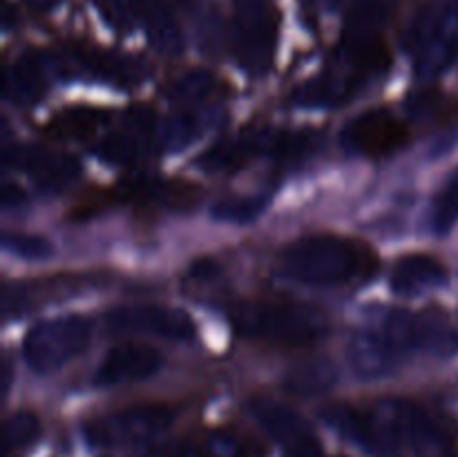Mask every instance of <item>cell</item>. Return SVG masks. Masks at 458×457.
<instances>
[{
  "mask_svg": "<svg viewBox=\"0 0 458 457\" xmlns=\"http://www.w3.org/2000/svg\"><path fill=\"white\" fill-rule=\"evenodd\" d=\"M280 267L286 276L307 285H349L369 280L380 260L367 242L313 233L282 249Z\"/></svg>",
  "mask_w": 458,
  "mask_h": 457,
  "instance_id": "obj_1",
  "label": "cell"
},
{
  "mask_svg": "<svg viewBox=\"0 0 458 457\" xmlns=\"http://www.w3.org/2000/svg\"><path fill=\"white\" fill-rule=\"evenodd\" d=\"M369 410L387 457L403 448L416 457H458V426L450 417L407 399H380Z\"/></svg>",
  "mask_w": 458,
  "mask_h": 457,
  "instance_id": "obj_2",
  "label": "cell"
},
{
  "mask_svg": "<svg viewBox=\"0 0 458 457\" xmlns=\"http://www.w3.org/2000/svg\"><path fill=\"white\" fill-rule=\"evenodd\" d=\"M231 323L244 339L280 348H309L329 332L325 312L295 300H244L231 309Z\"/></svg>",
  "mask_w": 458,
  "mask_h": 457,
  "instance_id": "obj_3",
  "label": "cell"
},
{
  "mask_svg": "<svg viewBox=\"0 0 458 457\" xmlns=\"http://www.w3.org/2000/svg\"><path fill=\"white\" fill-rule=\"evenodd\" d=\"M420 79H437L458 58V0H425L405 34Z\"/></svg>",
  "mask_w": 458,
  "mask_h": 457,
  "instance_id": "obj_4",
  "label": "cell"
},
{
  "mask_svg": "<svg viewBox=\"0 0 458 457\" xmlns=\"http://www.w3.org/2000/svg\"><path fill=\"white\" fill-rule=\"evenodd\" d=\"M92 341V325L88 318L72 316L49 318L31 327L22 341V357L38 375H49L79 357Z\"/></svg>",
  "mask_w": 458,
  "mask_h": 457,
  "instance_id": "obj_5",
  "label": "cell"
},
{
  "mask_svg": "<svg viewBox=\"0 0 458 457\" xmlns=\"http://www.w3.org/2000/svg\"><path fill=\"white\" fill-rule=\"evenodd\" d=\"M280 16L273 0H233V47L249 74L271 67L277 45Z\"/></svg>",
  "mask_w": 458,
  "mask_h": 457,
  "instance_id": "obj_6",
  "label": "cell"
},
{
  "mask_svg": "<svg viewBox=\"0 0 458 457\" xmlns=\"http://www.w3.org/2000/svg\"><path fill=\"white\" fill-rule=\"evenodd\" d=\"M174 419V410L161 403L132 406L110 415L94 417L85 424V437L94 446H128L146 442L165 430Z\"/></svg>",
  "mask_w": 458,
  "mask_h": 457,
  "instance_id": "obj_7",
  "label": "cell"
},
{
  "mask_svg": "<svg viewBox=\"0 0 458 457\" xmlns=\"http://www.w3.org/2000/svg\"><path fill=\"white\" fill-rule=\"evenodd\" d=\"M343 142L358 155L383 160L410 143V130L387 108H371L344 125Z\"/></svg>",
  "mask_w": 458,
  "mask_h": 457,
  "instance_id": "obj_8",
  "label": "cell"
},
{
  "mask_svg": "<svg viewBox=\"0 0 458 457\" xmlns=\"http://www.w3.org/2000/svg\"><path fill=\"white\" fill-rule=\"evenodd\" d=\"M106 325L116 334H155L168 341H191L197 332L186 312L164 305H119L106 314Z\"/></svg>",
  "mask_w": 458,
  "mask_h": 457,
  "instance_id": "obj_9",
  "label": "cell"
},
{
  "mask_svg": "<svg viewBox=\"0 0 458 457\" xmlns=\"http://www.w3.org/2000/svg\"><path fill=\"white\" fill-rule=\"evenodd\" d=\"M92 285L89 276L63 273V276H45L36 280H13L4 285L3 291V316L13 318L34 312L36 307L52 303V300L67 298L72 294L88 289Z\"/></svg>",
  "mask_w": 458,
  "mask_h": 457,
  "instance_id": "obj_10",
  "label": "cell"
},
{
  "mask_svg": "<svg viewBox=\"0 0 458 457\" xmlns=\"http://www.w3.org/2000/svg\"><path fill=\"white\" fill-rule=\"evenodd\" d=\"M116 202H132L152 209L188 211L199 202V186L186 179L132 177L112 186Z\"/></svg>",
  "mask_w": 458,
  "mask_h": 457,
  "instance_id": "obj_11",
  "label": "cell"
},
{
  "mask_svg": "<svg viewBox=\"0 0 458 457\" xmlns=\"http://www.w3.org/2000/svg\"><path fill=\"white\" fill-rule=\"evenodd\" d=\"M4 164L25 170L38 186L61 188L81 173V164L72 155L47 151L43 146L4 148Z\"/></svg>",
  "mask_w": 458,
  "mask_h": 457,
  "instance_id": "obj_12",
  "label": "cell"
},
{
  "mask_svg": "<svg viewBox=\"0 0 458 457\" xmlns=\"http://www.w3.org/2000/svg\"><path fill=\"white\" fill-rule=\"evenodd\" d=\"M164 366V358L157 349L139 343H123L112 348L97 367L94 384L123 385L150 379Z\"/></svg>",
  "mask_w": 458,
  "mask_h": 457,
  "instance_id": "obj_13",
  "label": "cell"
},
{
  "mask_svg": "<svg viewBox=\"0 0 458 457\" xmlns=\"http://www.w3.org/2000/svg\"><path fill=\"white\" fill-rule=\"evenodd\" d=\"M67 61L74 63L79 70L88 72L92 79L107 81V83L130 88L146 79V65L141 61L125 54L110 52V49H94V47H72L67 52Z\"/></svg>",
  "mask_w": 458,
  "mask_h": 457,
  "instance_id": "obj_14",
  "label": "cell"
},
{
  "mask_svg": "<svg viewBox=\"0 0 458 457\" xmlns=\"http://www.w3.org/2000/svg\"><path fill=\"white\" fill-rule=\"evenodd\" d=\"M250 412L258 419V424L271 435L276 442L286 446L289 451L311 446L318 444L311 426L302 419L295 410L273 401V399H253L250 401Z\"/></svg>",
  "mask_w": 458,
  "mask_h": 457,
  "instance_id": "obj_15",
  "label": "cell"
},
{
  "mask_svg": "<svg viewBox=\"0 0 458 457\" xmlns=\"http://www.w3.org/2000/svg\"><path fill=\"white\" fill-rule=\"evenodd\" d=\"M320 417L325 419V424L329 428H334L335 433L343 435L344 439H349L352 444L360 446L362 451L371 453V455L387 457L383 446V439H380L378 426H376L374 415H371L369 408H356L347 406V403H340V406H329L320 412Z\"/></svg>",
  "mask_w": 458,
  "mask_h": 457,
  "instance_id": "obj_16",
  "label": "cell"
},
{
  "mask_svg": "<svg viewBox=\"0 0 458 457\" xmlns=\"http://www.w3.org/2000/svg\"><path fill=\"white\" fill-rule=\"evenodd\" d=\"M128 4L132 9L134 18L141 21V25L146 27L148 39L159 52L168 54V56L182 54V30H179L165 0H128Z\"/></svg>",
  "mask_w": 458,
  "mask_h": 457,
  "instance_id": "obj_17",
  "label": "cell"
},
{
  "mask_svg": "<svg viewBox=\"0 0 458 457\" xmlns=\"http://www.w3.org/2000/svg\"><path fill=\"white\" fill-rule=\"evenodd\" d=\"M49 61L40 54H25L4 72V97L16 106H31L47 90Z\"/></svg>",
  "mask_w": 458,
  "mask_h": 457,
  "instance_id": "obj_18",
  "label": "cell"
},
{
  "mask_svg": "<svg viewBox=\"0 0 458 457\" xmlns=\"http://www.w3.org/2000/svg\"><path fill=\"white\" fill-rule=\"evenodd\" d=\"M447 269L438 258L428 254L403 255L392 272V289L401 296H414L432 287L445 285Z\"/></svg>",
  "mask_w": 458,
  "mask_h": 457,
  "instance_id": "obj_19",
  "label": "cell"
},
{
  "mask_svg": "<svg viewBox=\"0 0 458 457\" xmlns=\"http://www.w3.org/2000/svg\"><path fill=\"white\" fill-rule=\"evenodd\" d=\"M110 121V112L92 106H72L56 112L45 125V133L61 142H81L94 137Z\"/></svg>",
  "mask_w": 458,
  "mask_h": 457,
  "instance_id": "obj_20",
  "label": "cell"
},
{
  "mask_svg": "<svg viewBox=\"0 0 458 457\" xmlns=\"http://www.w3.org/2000/svg\"><path fill=\"white\" fill-rule=\"evenodd\" d=\"M40 435V421L34 412L21 410L4 421V448L16 451V448L30 446Z\"/></svg>",
  "mask_w": 458,
  "mask_h": 457,
  "instance_id": "obj_21",
  "label": "cell"
},
{
  "mask_svg": "<svg viewBox=\"0 0 458 457\" xmlns=\"http://www.w3.org/2000/svg\"><path fill=\"white\" fill-rule=\"evenodd\" d=\"M458 220V170L447 179L445 186L437 195L432 206V227L437 231H447Z\"/></svg>",
  "mask_w": 458,
  "mask_h": 457,
  "instance_id": "obj_22",
  "label": "cell"
},
{
  "mask_svg": "<svg viewBox=\"0 0 458 457\" xmlns=\"http://www.w3.org/2000/svg\"><path fill=\"white\" fill-rule=\"evenodd\" d=\"M215 90V79L210 72H188V74L179 76L174 83H170L168 94L174 101H199V99L208 97Z\"/></svg>",
  "mask_w": 458,
  "mask_h": 457,
  "instance_id": "obj_23",
  "label": "cell"
},
{
  "mask_svg": "<svg viewBox=\"0 0 458 457\" xmlns=\"http://www.w3.org/2000/svg\"><path fill=\"white\" fill-rule=\"evenodd\" d=\"M112 204H116V197L112 193V188H92V191L85 193L83 197H79L74 206L70 209V220L74 222H85V220H92L97 215H101L103 211L110 209Z\"/></svg>",
  "mask_w": 458,
  "mask_h": 457,
  "instance_id": "obj_24",
  "label": "cell"
},
{
  "mask_svg": "<svg viewBox=\"0 0 458 457\" xmlns=\"http://www.w3.org/2000/svg\"><path fill=\"white\" fill-rule=\"evenodd\" d=\"M262 206L264 200H255V197H224L213 206V213L228 222H244L258 215Z\"/></svg>",
  "mask_w": 458,
  "mask_h": 457,
  "instance_id": "obj_25",
  "label": "cell"
},
{
  "mask_svg": "<svg viewBox=\"0 0 458 457\" xmlns=\"http://www.w3.org/2000/svg\"><path fill=\"white\" fill-rule=\"evenodd\" d=\"M331 381H334V367L327 363H318V366H307L293 372L291 388L293 392H318L320 388H327Z\"/></svg>",
  "mask_w": 458,
  "mask_h": 457,
  "instance_id": "obj_26",
  "label": "cell"
},
{
  "mask_svg": "<svg viewBox=\"0 0 458 457\" xmlns=\"http://www.w3.org/2000/svg\"><path fill=\"white\" fill-rule=\"evenodd\" d=\"M4 246L9 251L18 255H25V258H43L49 254V245L40 237H30L21 236V233H7L4 236Z\"/></svg>",
  "mask_w": 458,
  "mask_h": 457,
  "instance_id": "obj_27",
  "label": "cell"
},
{
  "mask_svg": "<svg viewBox=\"0 0 458 457\" xmlns=\"http://www.w3.org/2000/svg\"><path fill=\"white\" fill-rule=\"evenodd\" d=\"M18 202H22V191L18 186H13V184H4L3 186V206L4 209H9V206L18 204Z\"/></svg>",
  "mask_w": 458,
  "mask_h": 457,
  "instance_id": "obj_28",
  "label": "cell"
},
{
  "mask_svg": "<svg viewBox=\"0 0 458 457\" xmlns=\"http://www.w3.org/2000/svg\"><path fill=\"white\" fill-rule=\"evenodd\" d=\"M25 3L34 9H52L56 7L58 0H25Z\"/></svg>",
  "mask_w": 458,
  "mask_h": 457,
  "instance_id": "obj_29",
  "label": "cell"
}]
</instances>
